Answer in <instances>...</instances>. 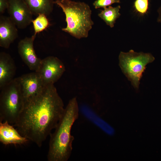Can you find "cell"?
<instances>
[{"label": "cell", "instance_id": "cell-1", "mask_svg": "<svg viewBox=\"0 0 161 161\" xmlns=\"http://www.w3.org/2000/svg\"><path fill=\"white\" fill-rule=\"evenodd\" d=\"M64 109L54 84H49L25 103L17 121L13 126L22 136L41 147L56 127Z\"/></svg>", "mask_w": 161, "mask_h": 161}, {"label": "cell", "instance_id": "cell-2", "mask_svg": "<svg viewBox=\"0 0 161 161\" xmlns=\"http://www.w3.org/2000/svg\"><path fill=\"white\" fill-rule=\"evenodd\" d=\"M79 111L77 98L73 97L65 108L54 132L49 135L48 161H67L69 159L74 139L71 134L72 128L78 117Z\"/></svg>", "mask_w": 161, "mask_h": 161}, {"label": "cell", "instance_id": "cell-3", "mask_svg": "<svg viewBox=\"0 0 161 161\" xmlns=\"http://www.w3.org/2000/svg\"><path fill=\"white\" fill-rule=\"evenodd\" d=\"M54 3L62 9L65 15L67 26L62 30L77 38H87L94 24L89 5L70 0H56Z\"/></svg>", "mask_w": 161, "mask_h": 161}, {"label": "cell", "instance_id": "cell-4", "mask_svg": "<svg viewBox=\"0 0 161 161\" xmlns=\"http://www.w3.org/2000/svg\"><path fill=\"white\" fill-rule=\"evenodd\" d=\"M0 122L13 125L24 108V101L18 78L0 89Z\"/></svg>", "mask_w": 161, "mask_h": 161}, {"label": "cell", "instance_id": "cell-5", "mask_svg": "<svg viewBox=\"0 0 161 161\" xmlns=\"http://www.w3.org/2000/svg\"><path fill=\"white\" fill-rule=\"evenodd\" d=\"M119 60L122 72L134 87L138 89L146 65L153 62L155 58L150 53L137 52L131 49L127 52H121Z\"/></svg>", "mask_w": 161, "mask_h": 161}, {"label": "cell", "instance_id": "cell-6", "mask_svg": "<svg viewBox=\"0 0 161 161\" xmlns=\"http://www.w3.org/2000/svg\"><path fill=\"white\" fill-rule=\"evenodd\" d=\"M65 66L58 58L53 56L42 59L37 72L41 77L44 85L54 84L61 77L65 71Z\"/></svg>", "mask_w": 161, "mask_h": 161}, {"label": "cell", "instance_id": "cell-7", "mask_svg": "<svg viewBox=\"0 0 161 161\" xmlns=\"http://www.w3.org/2000/svg\"><path fill=\"white\" fill-rule=\"evenodd\" d=\"M9 17L19 29H24L33 20L32 14L23 0H8Z\"/></svg>", "mask_w": 161, "mask_h": 161}, {"label": "cell", "instance_id": "cell-8", "mask_svg": "<svg viewBox=\"0 0 161 161\" xmlns=\"http://www.w3.org/2000/svg\"><path fill=\"white\" fill-rule=\"evenodd\" d=\"M17 78L24 103L39 94L45 86L39 74L35 72L24 74Z\"/></svg>", "mask_w": 161, "mask_h": 161}, {"label": "cell", "instance_id": "cell-9", "mask_svg": "<svg viewBox=\"0 0 161 161\" xmlns=\"http://www.w3.org/2000/svg\"><path fill=\"white\" fill-rule=\"evenodd\" d=\"M36 35L34 34L31 37L22 39L18 45V52L22 61L30 70L35 72L38 69L42 60L37 57L34 48Z\"/></svg>", "mask_w": 161, "mask_h": 161}, {"label": "cell", "instance_id": "cell-10", "mask_svg": "<svg viewBox=\"0 0 161 161\" xmlns=\"http://www.w3.org/2000/svg\"><path fill=\"white\" fill-rule=\"evenodd\" d=\"M16 26L10 18L1 15L0 17V46L5 49L18 37Z\"/></svg>", "mask_w": 161, "mask_h": 161}, {"label": "cell", "instance_id": "cell-11", "mask_svg": "<svg viewBox=\"0 0 161 161\" xmlns=\"http://www.w3.org/2000/svg\"><path fill=\"white\" fill-rule=\"evenodd\" d=\"M29 140L7 121L0 122V141L3 144L21 145Z\"/></svg>", "mask_w": 161, "mask_h": 161}, {"label": "cell", "instance_id": "cell-12", "mask_svg": "<svg viewBox=\"0 0 161 161\" xmlns=\"http://www.w3.org/2000/svg\"><path fill=\"white\" fill-rule=\"evenodd\" d=\"M16 67L13 60L8 53H0V89L14 78Z\"/></svg>", "mask_w": 161, "mask_h": 161}, {"label": "cell", "instance_id": "cell-13", "mask_svg": "<svg viewBox=\"0 0 161 161\" xmlns=\"http://www.w3.org/2000/svg\"><path fill=\"white\" fill-rule=\"evenodd\" d=\"M33 15L40 14L49 15L52 12L53 7V0H23Z\"/></svg>", "mask_w": 161, "mask_h": 161}, {"label": "cell", "instance_id": "cell-14", "mask_svg": "<svg viewBox=\"0 0 161 161\" xmlns=\"http://www.w3.org/2000/svg\"><path fill=\"white\" fill-rule=\"evenodd\" d=\"M120 5L115 7L109 6L105 7L98 14V16L103 20L106 24L112 28L114 27L116 20L120 16L119 13Z\"/></svg>", "mask_w": 161, "mask_h": 161}, {"label": "cell", "instance_id": "cell-15", "mask_svg": "<svg viewBox=\"0 0 161 161\" xmlns=\"http://www.w3.org/2000/svg\"><path fill=\"white\" fill-rule=\"evenodd\" d=\"M34 31L36 34L46 30L49 26V23L47 16L44 14H40L32 22Z\"/></svg>", "mask_w": 161, "mask_h": 161}, {"label": "cell", "instance_id": "cell-16", "mask_svg": "<svg viewBox=\"0 0 161 161\" xmlns=\"http://www.w3.org/2000/svg\"><path fill=\"white\" fill-rule=\"evenodd\" d=\"M148 0H136L134 7L138 13L141 14L145 13L148 9Z\"/></svg>", "mask_w": 161, "mask_h": 161}, {"label": "cell", "instance_id": "cell-17", "mask_svg": "<svg viewBox=\"0 0 161 161\" xmlns=\"http://www.w3.org/2000/svg\"><path fill=\"white\" fill-rule=\"evenodd\" d=\"M120 0H96L93 3L95 9L106 7L114 3H119Z\"/></svg>", "mask_w": 161, "mask_h": 161}, {"label": "cell", "instance_id": "cell-18", "mask_svg": "<svg viewBox=\"0 0 161 161\" xmlns=\"http://www.w3.org/2000/svg\"><path fill=\"white\" fill-rule=\"evenodd\" d=\"M9 5L8 0H0V14H3L6 9H7Z\"/></svg>", "mask_w": 161, "mask_h": 161}, {"label": "cell", "instance_id": "cell-19", "mask_svg": "<svg viewBox=\"0 0 161 161\" xmlns=\"http://www.w3.org/2000/svg\"><path fill=\"white\" fill-rule=\"evenodd\" d=\"M157 12L158 13V16L157 21L158 22L161 23V6L157 10Z\"/></svg>", "mask_w": 161, "mask_h": 161}]
</instances>
